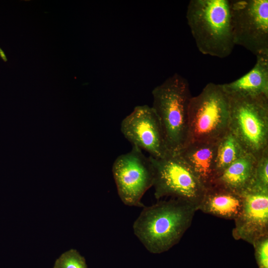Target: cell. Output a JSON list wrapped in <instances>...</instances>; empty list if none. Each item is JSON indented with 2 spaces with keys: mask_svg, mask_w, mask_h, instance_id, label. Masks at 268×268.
I'll return each instance as SVG.
<instances>
[{
  "mask_svg": "<svg viewBox=\"0 0 268 268\" xmlns=\"http://www.w3.org/2000/svg\"><path fill=\"white\" fill-rule=\"evenodd\" d=\"M256 162L253 155L245 153L221 172L213 185L241 194L253 184Z\"/></svg>",
  "mask_w": 268,
  "mask_h": 268,
  "instance_id": "cell-14",
  "label": "cell"
},
{
  "mask_svg": "<svg viewBox=\"0 0 268 268\" xmlns=\"http://www.w3.org/2000/svg\"><path fill=\"white\" fill-rule=\"evenodd\" d=\"M151 107L157 115L169 152L178 154L188 143V109L192 97L188 80L175 73L152 91Z\"/></svg>",
  "mask_w": 268,
  "mask_h": 268,
  "instance_id": "cell-3",
  "label": "cell"
},
{
  "mask_svg": "<svg viewBox=\"0 0 268 268\" xmlns=\"http://www.w3.org/2000/svg\"><path fill=\"white\" fill-rule=\"evenodd\" d=\"M259 268H268V235L257 240L252 245Z\"/></svg>",
  "mask_w": 268,
  "mask_h": 268,
  "instance_id": "cell-18",
  "label": "cell"
},
{
  "mask_svg": "<svg viewBox=\"0 0 268 268\" xmlns=\"http://www.w3.org/2000/svg\"><path fill=\"white\" fill-rule=\"evenodd\" d=\"M228 96L222 84L207 83L192 96L188 109V142H216L229 130Z\"/></svg>",
  "mask_w": 268,
  "mask_h": 268,
  "instance_id": "cell-4",
  "label": "cell"
},
{
  "mask_svg": "<svg viewBox=\"0 0 268 268\" xmlns=\"http://www.w3.org/2000/svg\"><path fill=\"white\" fill-rule=\"evenodd\" d=\"M139 148L117 157L112 166V173L118 194L121 201L130 206H143L141 200L153 186L154 169L150 156Z\"/></svg>",
  "mask_w": 268,
  "mask_h": 268,
  "instance_id": "cell-8",
  "label": "cell"
},
{
  "mask_svg": "<svg viewBox=\"0 0 268 268\" xmlns=\"http://www.w3.org/2000/svg\"><path fill=\"white\" fill-rule=\"evenodd\" d=\"M222 86L227 94L268 96V56L257 57L256 64L249 71Z\"/></svg>",
  "mask_w": 268,
  "mask_h": 268,
  "instance_id": "cell-13",
  "label": "cell"
},
{
  "mask_svg": "<svg viewBox=\"0 0 268 268\" xmlns=\"http://www.w3.org/2000/svg\"><path fill=\"white\" fill-rule=\"evenodd\" d=\"M246 153L238 139L229 130L217 142L215 167L216 178Z\"/></svg>",
  "mask_w": 268,
  "mask_h": 268,
  "instance_id": "cell-15",
  "label": "cell"
},
{
  "mask_svg": "<svg viewBox=\"0 0 268 268\" xmlns=\"http://www.w3.org/2000/svg\"><path fill=\"white\" fill-rule=\"evenodd\" d=\"M243 205L234 220L232 235L251 245L268 235V190L252 186L241 194Z\"/></svg>",
  "mask_w": 268,
  "mask_h": 268,
  "instance_id": "cell-10",
  "label": "cell"
},
{
  "mask_svg": "<svg viewBox=\"0 0 268 268\" xmlns=\"http://www.w3.org/2000/svg\"><path fill=\"white\" fill-rule=\"evenodd\" d=\"M53 268H88L84 258L75 249L63 253L56 261Z\"/></svg>",
  "mask_w": 268,
  "mask_h": 268,
  "instance_id": "cell-16",
  "label": "cell"
},
{
  "mask_svg": "<svg viewBox=\"0 0 268 268\" xmlns=\"http://www.w3.org/2000/svg\"><path fill=\"white\" fill-rule=\"evenodd\" d=\"M197 210L179 199L158 201L143 207L134 222V233L150 253H164L179 242Z\"/></svg>",
  "mask_w": 268,
  "mask_h": 268,
  "instance_id": "cell-1",
  "label": "cell"
},
{
  "mask_svg": "<svg viewBox=\"0 0 268 268\" xmlns=\"http://www.w3.org/2000/svg\"><path fill=\"white\" fill-rule=\"evenodd\" d=\"M252 186L268 190V148L257 159Z\"/></svg>",
  "mask_w": 268,
  "mask_h": 268,
  "instance_id": "cell-17",
  "label": "cell"
},
{
  "mask_svg": "<svg viewBox=\"0 0 268 268\" xmlns=\"http://www.w3.org/2000/svg\"><path fill=\"white\" fill-rule=\"evenodd\" d=\"M243 205L241 194L213 185L206 189L198 210L221 218L234 220Z\"/></svg>",
  "mask_w": 268,
  "mask_h": 268,
  "instance_id": "cell-12",
  "label": "cell"
},
{
  "mask_svg": "<svg viewBox=\"0 0 268 268\" xmlns=\"http://www.w3.org/2000/svg\"><path fill=\"white\" fill-rule=\"evenodd\" d=\"M121 131L132 144L154 158L170 154L159 119L151 106L138 105L122 121Z\"/></svg>",
  "mask_w": 268,
  "mask_h": 268,
  "instance_id": "cell-9",
  "label": "cell"
},
{
  "mask_svg": "<svg viewBox=\"0 0 268 268\" xmlns=\"http://www.w3.org/2000/svg\"><path fill=\"white\" fill-rule=\"evenodd\" d=\"M217 142H190L178 154L206 189L213 185L216 178Z\"/></svg>",
  "mask_w": 268,
  "mask_h": 268,
  "instance_id": "cell-11",
  "label": "cell"
},
{
  "mask_svg": "<svg viewBox=\"0 0 268 268\" xmlns=\"http://www.w3.org/2000/svg\"><path fill=\"white\" fill-rule=\"evenodd\" d=\"M230 13L235 45L268 56V0H230Z\"/></svg>",
  "mask_w": 268,
  "mask_h": 268,
  "instance_id": "cell-7",
  "label": "cell"
},
{
  "mask_svg": "<svg viewBox=\"0 0 268 268\" xmlns=\"http://www.w3.org/2000/svg\"><path fill=\"white\" fill-rule=\"evenodd\" d=\"M0 57L1 59L5 62H7V58L5 56L4 52L2 51V50L0 48Z\"/></svg>",
  "mask_w": 268,
  "mask_h": 268,
  "instance_id": "cell-19",
  "label": "cell"
},
{
  "mask_svg": "<svg viewBox=\"0 0 268 268\" xmlns=\"http://www.w3.org/2000/svg\"><path fill=\"white\" fill-rule=\"evenodd\" d=\"M226 94L229 131L245 151L257 159L268 148V96Z\"/></svg>",
  "mask_w": 268,
  "mask_h": 268,
  "instance_id": "cell-5",
  "label": "cell"
},
{
  "mask_svg": "<svg viewBox=\"0 0 268 268\" xmlns=\"http://www.w3.org/2000/svg\"><path fill=\"white\" fill-rule=\"evenodd\" d=\"M186 19L198 50L219 58L228 57L234 46L230 0H191Z\"/></svg>",
  "mask_w": 268,
  "mask_h": 268,
  "instance_id": "cell-2",
  "label": "cell"
},
{
  "mask_svg": "<svg viewBox=\"0 0 268 268\" xmlns=\"http://www.w3.org/2000/svg\"><path fill=\"white\" fill-rule=\"evenodd\" d=\"M150 157L154 169L155 198L183 200L195 205L198 210L206 188L180 156L168 154L160 158Z\"/></svg>",
  "mask_w": 268,
  "mask_h": 268,
  "instance_id": "cell-6",
  "label": "cell"
}]
</instances>
